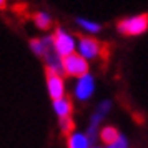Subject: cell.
<instances>
[{"label":"cell","mask_w":148,"mask_h":148,"mask_svg":"<svg viewBox=\"0 0 148 148\" xmlns=\"http://www.w3.org/2000/svg\"><path fill=\"white\" fill-rule=\"evenodd\" d=\"M34 22L40 30H48V28L52 27V18H50L47 14H43V12L35 14L34 15Z\"/></svg>","instance_id":"30bf717a"},{"label":"cell","mask_w":148,"mask_h":148,"mask_svg":"<svg viewBox=\"0 0 148 148\" xmlns=\"http://www.w3.org/2000/svg\"><path fill=\"white\" fill-rule=\"evenodd\" d=\"M53 110L55 113L58 115V118H67V116H72V112H73V103L70 98H58V100H53Z\"/></svg>","instance_id":"52a82bcc"},{"label":"cell","mask_w":148,"mask_h":148,"mask_svg":"<svg viewBox=\"0 0 148 148\" xmlns=\"http://www.w3.org/2000/svg\"><path fill=\"white\" fill-rule=\"evenodd\" d=\"M107 148H128V140L123 136V135H120V138L115 141V143H112V145H108Z\"/></svg>","instance_id":"4fadbf2b"},{"label":"cell","mask_w":148,"mask_h":148,"mask_svg":"<svg viewBox=\"0 0 148 148\" xmlns=\"http://www.w3.org/2000/svg\"><path fill=\"white\" fill-rule=\"evenodd\" d=\"M93 148H98V147H93Z\"/></svg>","instance_id":"2e32d148"},{"label":"cell","mask_w":148,"mask_h":148,"mask_svg":"<svg viewBox=\"0 0 148 148\" xmlns=\"http://www.w3.org/2000/svg\"><path fill=\"white\" fill-rule=\"evenodd\" d=\"M100 138H101V141L105 143V145H112V143H115V141L120 138V132L116 130L115 127H103L100 130Z\"/></svg>","instance_id":"ba28073f"},{"label":"cell","mask_w":148,"mask_h":148,"mask_svg":"<svg viewBox=\"0 0 148 148\" xmlns=\"http://www.w3.org/2000/svg\"><path fill=\"white\" fill-rule=\"evenodd\" d=\"M47 88L48 93L52 97V100H58L65 97V83L62 75L53 73L52 70H47Z\"/></svg>","instance_id":"5b68a950"},{"label":"cell","mask_w":148,"mask_h":148,"mask_svg":"<svg viewBox=\"0 0 148 148\" xmlns=\"http://www.w3.org/2000/svg\"><path fill=\"white\" fill-rule=\"evenodd\" d=\"M62 72L68 77L80 78V77L88 73V62L78 53H72L65 58H62Z\"/></svg>","instance_id":"7a4b0ae2"},{"label":"cell","mask_w":148,"mask_h":148,"mask_svg":"<svg viewBox=\"0 0 148 148\" xmlns=\"http://www.w3.org/2000/svg\"><path fill=\"white\" fill-rule=\"evenodd\" d=\"M93 90H95V80L90 73H87L83 77H80L78 82H77V85H75V97L78 100H88L92 97V93H93Z\"/></svg>","instance_id":"8992f818"},{"label":"cell","mask_w":148,"mask_h":148,"mask_svg":"<svg viewBox=\"0 0 148 148\" xmlns=\"http://www.w3.org/2000/svg\"><path fill=\"white\" fill-rule=\"evenodd\" d=\"M7 5V0H0V8H5Z\"/></svg>","instance_id":"9a60e30c"},{"label":"cell","mask_w":148,"mask_h":148,"mask_svg":"<svg viewBox=\"0 0 148 148\" xmlns=\"http://www.w3.org/2000/svg\"><path fill=\"white\" fill-rule=\"evenodd\" d=\"M78 48H80V53L78 55L83 57L87 62L90 58H97L101 53V43L98 40L92 38V37H80Z\"/></svg>","instance_id":"277c9868"},{"label":"cell","mask_w":148,"mask_h":148,"mask_svg":"<svg viewBox=\"0 0 148 148\" xmlns=\"http://www.w3.org/2000/svg\"><path fill=\"white\" fill-rule=\"evenodd\" d=\"M78 23H80V27L83 28V30H87V32H90V34H97V32H100L101 27L98 25V23H95V22H90V20H78Z\"/></svg>","instance_id":"7c38bea8"},{"label":"cell","mask_w":148,"mask_h":148,"mask_svg":"<svg viewBox=\"0 0 148 148\" xmlns=\"http://www.w3.org/2000/svg\"><path fill=\"white\" fill-rule=\"evenodd\" d=\"M68 148H90L88 138L85 133H72L68 135Z\"/></svg>","instance_id":"9c48e42d"},{"label":"cell","mask_w":148,"mask_h":148,"mask_svg":"<svg viewBox=\"0 0 148 148\" xmlns=\"http://www.w3.org/2000/svg\"><path fill=\"white\" fill-rule=\"evenodd\" d=\"M52 42H53L55 53L58 55L60 58H65L68 55H72L75 50V45H77L73 37L68 35L67 32H63L62 28H57L55 30V35L52 37Z\"/></svg>","instance_id":"3957f363"},{"label":"cell","mask_w":148,"mask_h":148,"mask_svg":"<svg viewBox=\"0 0 148 148\" xmlns=\"http://www.w3.org/2000/svg\"><path fill=\"white\" fill-rule=\"evenodd\" d=\"M148 30V14H141L136 17H128L118 22V32L128 37L141 35Z\"/></svg>","instance_id":"6da1fadb"},{"label":"cell","mask_w":148,"mask_h":148,"mask_svg":"<svg viewBox=\"0 0 148 148\" xmlns=\"http://www.w3.org/2000/svg\"><path fill=\"white\" fill-rule=\"evenodd\" d=\"M60 130L63 135H72L75 130V121L72 116H67V118H60Z\"/></svg>","instance_id":"8fae6325"},{"label":"cell","mask_w":148,"mask_h":148,"mask_svg":"<svg viewBox=\"0 0 148 148\" xmlns=\"http://www.w3.org/2000/svg\"><path fill=\"white\" fill-rule=\"evenodd\" d=\"M108 108H110V101H101L100 105H98V112L97 113H100L101 116H105L108 112Z\"/></svg>","instance_id":"5bb4252c"}]
</instances>
